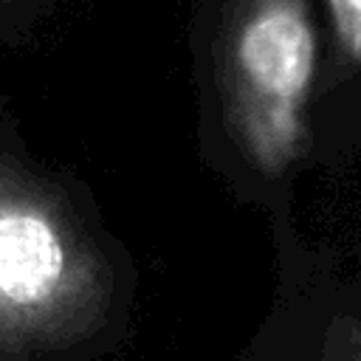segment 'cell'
Listing matches in <instances>:
<instances>
[{"label":"cell","instance_id":"277c9868","mask_svg":"<svg viewBox=\"0 0 361 361\" xmlns=\"http://www.w3.org/2000/svg\"><path fill=\"white\" fill-rule=\"evenodd\" d=\"M347 361H361V324H353L347 338Z\"/></svg>","mask_w":361,"mask_h":361},{"label":"cell","instance_id":"7a4b0ae2","mask_svg":"<svg viewBox=\"0 0 361 361\" xmlns=\"http://www.w3.org/2000/svg\"><path fill=\"white\" fill-rule=\"evenodd\" d=\"M102 296L99 262L42 192L0 175V353L85 327Z\"/></svg>","mask_w":361,"mask_h":361},{"label":"cell","instance_id":"3957f363","mask_svg":"<svg viewBox=\"0 0 361 361\" xmlns=\"http://www.w3.org/2000/svg\"><path fill=\"white\" fill-rule=\"evenodd\" d=\"M336 54L347 65H361V0H327Z\"/></svg>","mask_w":361,"mask_h":361},{"label":"cell","instance_id":"6da1fadb","mask_svg":"<svg viewBox=\"0 0 361 361\" xmlns=\"http://www.w3.org/2000/svg\"><path fill=\"white\" fill-rule=\"evenodd\" d=\"M316 62L310 0H231L220 45L226 121L265 175L285 172L307 147Z\"/></svg>","mask_w":361,"mask_h":361}]
</instances>
